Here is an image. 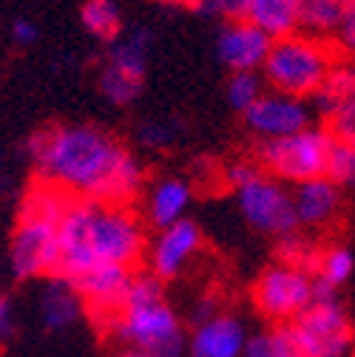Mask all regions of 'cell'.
Masks as SVG:
<instances>
[{"mask_svg":"<svg viewBox=\"0 0 355 357\" xmlns=\"http://www.w3.org/2000/svg\"><path fill=\"white\" fill-rule=\"evenodd\" d=\"M185 3L202 17L222 20V26L245 20V12H247V0H185Z\"/></svg>","mask_w":355,"mask_h":357,"instance_id":"obj_28","label":"cell"},{"mask_svg":"<svg viewBox=\"0 0 355 357\" xmlns=\"http://www.w3.org/2000/svg\"><path fill=\"white\" fill-rule=\"evenodd\" d=\"M264 91H268V82H264L261 71H236V74L228 77L225 100H228V105L233 111L245 114V111H250L261 100Z\"/></svg>","mask_w":355,"mask_h":357,"instance_id":"obj_24","label":"cell"},{"mask_svg":"<svg viewBox=\"0 0 355 357\" xmlns=\"http://www.w3.org/2000/svg\"><path fill=\"white\" fill-rule=\"evenodd\" d=\"M335 46L349 60H355V6H344V20H341V29L335 34Z\"/></svg>","mask_w":355,"mask_h":357,"instance_id":"obj_32","label":"cell"},{"mask_svg":"<svg viewBox=\"0 0 355 357\" xmlns=\"http://www.w3.org/2000/svg\"><path fill=\"white\" fill-rule=\"evenodd\" d=\"M279 252H282V261L284 264H293V266H301V270H310L316 275V264H319V252L313 244H310V238H304L301 230L279 238Z\"/></svg>","mask_w":355,"mask_h":357,"instance_id":"obj_27","label":"cell"},{"mask_svg":"<svg viewBox=\"0 0 355 357\" xmlns=\"http://www.w3.org/2000/svg\"><path fill=\"white\" fill-rule=\"evenodd\" d=\"M327 176L341 190H355V148L335 142L327 165Z\"/></svg>","mask_w":355,"mask_h":357,"instance_id":"obj_29","label":"cell"},{"mask_svg":"<svg viewBox=\"0 0 355 357\" xmlns=\"http://www.w3.org/2000/svg\"><path fill=\"white\" fill-rule=\"evenodd\" d=\"M106 332L122 346H137L154 357H182L188 351L182 321L168 303L162 281L145 270L134 275L122 312Z\"/></svg>","mask_w":355,"mask_h":357,"instance_id":"obj_4","label":"cell"},{"mask_svg":"<svg viewBox=\"0 0 355 357\" xmlns=\"http://www.w3.org/2000/svg\"><path fill=\"white\" fill-rule=\"evenodd\" d=\"M352 357H355V349H352Z\"/></svg>","mask_w":355,"mask_h":357,"instance_id":"obj_39","label":"cell"},{"mask_svg":"<svg viewBox=\"0 0 355 357\" xmlns=\"http://www.w3.org/2000/svg\"><path fill=\"white\" fill-rule=\"evenodd\" d=\"M12 40H15V46H20V49L34 46V43L40 40V29H37V23L29 20V17H17V20L12 23Z\"/></svg>","mask_w":355,"mask_h":357,"instance_id":"obj_35","label":"cell"},{"mask_svg":"<svg viewBox=\"0 0 355 357\" xmlns=\"http://www.w3.org/2000/svg\"><path fill=\"white\" fill-rule=\"evenodd\" d=\"M355 97V60L349 57H338V63L333 66V71L327 74L324 85L310 97V108L316 116H321L324 122L349 100Z\"/></svg>","mask_w":355,"mask_h":357,"instance_id":"obj_19","label":"cell"},{"mask_svg":"<svg viewBox=\"0 0 355 357\" xmlns=\"http://www.w3.org/2000/svg\"><path fill=\"white\" fill-rule=\"evenodd\" d=\"M114 357H154V354H148V351H143L137 346H122V349L114 351Z\"/></svg>","mask_w":355,"mask_h":357,"instance_id":"obj_37","label":"cell"},{"mask_svg":"<svg viewBox=\"0 0 355 357\" xmlns=\"http://www.w3.org/2000/svg\"><path fill=\"white\" fill-rule=\"evenodd\" d=\"M134 275L137 273L122 264H97L88 273H82L80 278H74L71 284L77 287V292L85 303V312L106 329L122 312Z\"/></svg>","mask_w":355,"mask_h":357,"instance_id":"obj_11","label":"cell"},{"mask_svg":"<svg viewBox=\"0 0 355 357\" xmlns=\"http://www.w3.org/2000/svg\"><path fill=\"white\" fill-rule=\"evenodd\" d=\"M247 337L250 335L236 315L219 312L210 321H202L194 326L188 337V354L191 357H242Z\"/></svg>","mask_w":355,"mask_h":357,"instance_id":"obj_15","label":"cell"},{"mask_svg":"<svg viewBox=\"0 0 355 357\" xmlns=\"http://www.w3.org/2000/svg\"><path fill=\"white\" fill-rule=\"evenodd\" d=\"M151 46H154L151 29H145V26L128 29V31H122V34L111 43V46H108L106 66L145 82L148 60H151Z\"/></svg>","mask_w":355,"mask_h":357,"instance_id":"obj_18","label":"cell"},{"mask_svg":"<svg viewBox=\"0 0 355 357\" xmlns=\"http://www.w3.org/2000/svg\"><path fill=\"white\" fill-rule=\"evenodd\" d=\"M82 29L100 43H111L122 34V12L114 0H85L80 9Z\"/></svg>","mask_w":355,"mask_h":357,"instance_id":"obj_22","label":"cell"},{"mask_svg":"<svg viewBox=\"0 0 355 357\" xmlns=\"http://www.w3.org/2000/svg\"><path fill=\"white\" fill-rule=\"evenodd\" d=\"M270 335H273V343H276L279 357H310L307 349L301 346L293 324H279V326L270 329Z\"/></svg>","mask_w":355,"mask_h":357,"instance_id":"obj_31","label":"cell"},{"mask_svg":"<svg viewBox=\"0 0 355 357\" xmlns=\"http://www.w3.org/2000/svg\"><path fill=\"white\" fill-rule=\"evenodd\" d=\"M355 273V252L344 244H330L319 252V264H316V278L333 289L344 287Z\"/></svg>","mask_w":355,"mask_h":357,"instance_id":"obj_23","label":"cell"},{"mask_svg":"<svg viewBox=\"0 0 355 357\" xmlns=\"http://www.w3.org/2000/svg\"><path fill=\"white\" fill-rule=\"evenodd\" d=\"M335 63H338L335 49L327 40H316L301 31H293L287 37L273 40L261 77L270 91L310 100L324 85Z\"/></svg>","mask_w":355,"mask_h":357,"instance_id":"obj_6","label":"cell"},{"mask_svg":"<svg viewBox=\"0 0 355 357\" xmlns=\"http://www.w3.org/2000/svg\"><path fill=\"white\" fill-rule=\"evenodd\" d=\"M202 250V230L194 218H182L176 225L157 233L148 247V273L157 275L162 284L180 278L185 266Z\"/></svg>","mask_w":355,"mask_h":357,"instance_id":"obj_12","label":"cell"},{"mask_svg":"<svg viewBox=\"0 0 355 357\" xmlns=\"http://www.w3.org/2000/svg\"><path fill=\"white\" fill-rule=\"evenodd\" d=\"M327 130L333 133L335 142L355 148V97L327 119Z\"/></svg>","mask_w":355,"mask_h":357,"instance_id":"obj_30","label":"cell"},{"mask_svg":"<svg viewBox=\"0 0 355 357\" xmlns=\"http://www.w3.org/2000/svg\"><path fill=\"white\" fill-rule=\"evenodd\" d=\"M242 357H279L276 343H273V335L270 332L250 335L247 343H245V354Z\"/></svg>","mask_w":355,"mask_h":357,"instance_id":"obj_34","label":"cell"},{"mask_svg":"<svg viewBox=\"0 0 355 357\" xmlns=\"http://www.w3.org/2000/svg\"><path fill=\"white\" fill-rule=\"evenodd\" d=\"M296 335L310 357H349L355 329L333 287L316 278V301L293 321Z\"/></svg>","mask_w":355,"mask_h":357,"instance_id":"obj_8","label":"cell"},{"mask_svg":"<svg viewBox=\"0 0 355 357\" xmlns=\"http://www.w3.org/2000/svg\"><path fill=\"white\" fill-rule=\"evenodd\" d=\"M159 3H173V0H159Z\"/></svg>","mask_w":355,"mask_h":357,"instance_id":"obj_38","label":"cell"},{"mask_svg":"<svg viewBox=\"0 0 355 357\" xmlns=\"http://www.w3.org/2000/svg\"><path fill=\"white\" fill-rule=\"evenodd\" d=\"M333 145L335 139L327 130V125H310L307 130L296 133V137L259 142L256 162L264 173H270L279 182L301 185V182H310V178L327 176Z\"/></svg>","mask_w":355,"mask_h":357,"instance_id":"obj_7","label":"cell"},{"mask_svg":"<svg viewBox=\"0 0 355 357\" xmlns=\"http://www.w3.org/2000/svg\"><path fill=\"white\" fill-rule=\"evenodd\" d=\"M182 137V125L180 119H145L137 125V142L145 148V151H154V153H162L168 148H173Z\"/></svg>","mask_w":355,"mask_h":357,"instance_id":"obj_26","label":"cell"},{"mask_svg":"<svg viewBox=\"0 0 355 357\" xmlns=\"http://www.w3.org/2000/svg\"><path fill=\"white\" fill-rule=\"evenodd\" d=\"M191 199H194V188L191 182L180 176H168V178H159V182L148 190V199H145V213H148V221L157 227V230H165L176 221L188 218V207H191Z\"/></svg>","mask_w":355,"mask_h":357,"instance_id":"obj_17","label":"cell"},{"mask_svg":"<svg viewBox=\"0 0 355 357\" xmlns=\"http://www.w3.org/2000/svg\"><path fill=\"white\" fill-rule=\"evenodd\" d=\"M145 255L143 218L128 204H106L92 199H71L60 221V270L74 281L97 264L134 266Z\"/></svg>","mask_w":355,"mask_h":357,"instance_id":"obj_2","label":"cell"},{"mask_svg":"<svg viewBox=\"0 0 355 357\" xmlns=\"http://www.w3.org/2000/svg\"><path fill=\"white\" fill-rule=\"evenodd\" d=\"M245 20L259 26L268 37L279 40L298 31V6L296 0H247Z\"/></svg>","mask_w":355,"mask_h":357,"instance_id":"obj_20","label":"cell"},{"mask_svg":"<svg viewBox=\"0 0 355 357\" xmlns=\"http://www.w3.org/2000/svg\"><path fill=\"white\" fill-rule=\"evenodd\" d=\"M26 153L43 182L71 199L128 204L145 185L143 162L100 125H49L31 133Z\"/></svg>","mask_w":355,"mask_h":357,"instance_id":"obj_1","label":"cell"},{"mask_svg":"<svg viewBox=\"0 0 355 357\" xmlns=\"http://www.w3.org/2000/svg\"><path fill=\"white\" fill-rule=\"evenodd\" d=\"M250 298L259 315L273 321L276 326L293 324L316 301V275L310 270H301V266L279 261L256 278Z\"/></svg>","mask_w":355,"mask_h":357,"instance_id":"obj_9","label":"cell"},{"mask_svg":"<svg viewBox=\"0 0 355 357\" xmlns=\"http://www.w3.org/2000/svg\"><path fill=\"white\" fill-rule=\"evenodd\" d=\"M225 182L236 193V207L247 225L276 241L298 230V218L293 207V190L284 182L264 173L256 159L233 162L225 170Z\"/></svg>","mask_w":355,"mask_h":357,"instance_id":"obj_5","label":"cell"},{"mask_svg":"<svg viewBox=\"0 0 355 357\" xmlns=\"http://www.w3.org/2000/svg\"><path fill=\"white\" fill-rule=\"evenodd\" d=\"M17 306L9 295H0V346L17 335Z\"/></svg>","mask_w":355,"mask_h":357,"instance_id":"obj_33","label":"cell"},{"mask_svg":"<svg viewBox=\"0 0 355 357\" xmlns=\"http://www.w3.org/2000/svg\"><path fill=\"white\" fill-rule=\"evenodd\" d=\"M347 0H296L298 6V31L316 40H335L344 20Z\"/></svg>","mask_w":355,"mask_h":357,"instance_id":"obj_21","label":"cell"},{"mask_svg":"<svg viewBox=\"0 0 355 357\" xmlns=\"http://www.w3.org/2000/svg\"><path fill=\"white\" fill-rule=\"evenodd\" d=\"M270 46H273V37H268L250 20L225 23L216 34V57L225 68H231V74L261 71L264 60L270 54Z\"/></svg>","mask_w":355,"mask_h":357,"instance_id":"obj_13","label":"cell"},{"mask_svg":"<svg viewBox=\"0 0 355 357\" xmlns=\"http://www.w3.org/2000/svg\"><path fill=\"white\" fill-rule=\"evenodd\" d=\"M97 85H100V94H103L111 105L128 108V105H134V102L140 100L145 82L128 77V74H122V71H114V68H108V66H103Z\"/></svg>","mask_w":355,"mask_h":357,"instance_id":"obj_25","label":"cell"},{"mask_svg":"<svg viewBox=\"0 0 355 357\" xmlns=\"http://www.w3.org/2000/svg\"><path fill=\"white\" fill-rule=\"evenodd\" d=\"M213 315H219V306H216L213 295L199 298V303L194 306V326H196V324H202V321H210Z\"/></svg>","mask_w":355,"mask_h":357,"instance_id":"obj_36","label":"cell"},{"mask_svg":"<svg viewBox=\"0 0 355 357\" xmlns=\"http://www.w3.org/2000/svg\"><path fill=\"white\" fill-rule=\"evenodd\" d=\"M313 116L316 114L310 108V100L287 97L279 91H264L261 100L242 114V122L259 142H273V139H287L307 130L313 125Z\"/></svg>","mask_w":355,"mask_h":357,"instance_id":"obj_10","label":"cell"},{"mask_svg":"<svg viewBox=\"0 0 355 357\" xmlns=\"http://www.w3.org/2000/svg\"><path fill=\"white\" fill-rule=\"evenodd\" d=\"M71 196L49 182H34L17 213L9 238V270L17 281L52 278L60 270V221Z\"/></svg>","mask_w":355,"mask_h":357,"instance_id":"obj_3","label":"cell"},{"mask_svg":"<svg viewBox=\"0 0 355 357\" xmlns=\"http://www.w3.org/2000/svg\"><path fill=\"white\" fill-rule=\"evenodd\" d=\"M37 312H40L43 329L66 332L80 321V315L85 312V303H82L77 287L68 278L52 275V278H46V284H43V289H40Z\"/></svg>","mask_w":355,"mask_h":357,"instance_id":"obj_16","label":"cell"},{"mask_svg":"<svg viewBox=\"0 0 355 357\" xmlns=\"http://www.w3.org/2000/svg\"><path fill=\"white\" fill-rule=\"evenodd\" d=\"M293 207L298 218V230H327L333 227L344 210V190L330 176H319L293 188Z\"/></svg>","mask_w":355,"mask_h":357,"instance_id":"obj_14","label":"cell"}]
</instances>
